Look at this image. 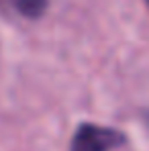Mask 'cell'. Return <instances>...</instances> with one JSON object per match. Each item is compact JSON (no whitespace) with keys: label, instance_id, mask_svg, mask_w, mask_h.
<instances>
[{"label":"cell","instance_id":"1","mask_svg":"<svg viewBox=\"0 0 149 151\" xmlns=\"http://www.w3.org/2000/svg\"><path fill=\"white\" fill-rule=\"evenodd\" d=\"M125 135L117 129L82 123L72 137V151H112L125 145Z\"/></svg>","mask_w":149,"mask_h":151},{"label":"cell","instance_id":"2","mask_svg":"<svg viewBox=\"0 0 149 151\" xmlns=\"http://www.w3.org/2000/svg\"><path fill=\"white\" fill-rule=\"evenodd\" d=\"M10 4L27 19H39L47 8V0H10Z\"/></svg>","mask_w":149,"mask_h":151},{"label":"cell","instance_id":"3","mask_svg":"<svg viewBox=\"0 0 149 151\" xmlns=\"http://www.w3.org/2000/svg\"><path fill=\"white\" fill-rule=\"evenodd\" d=\"M147 4H149V0H147Z\"/></svg>","mask_w":149,"mask_h":151}]
</instances>
